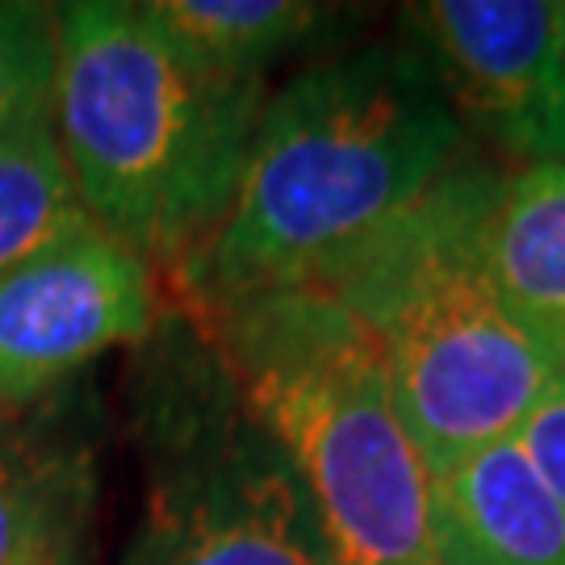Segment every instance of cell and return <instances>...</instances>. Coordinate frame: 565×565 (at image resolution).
<instances>
[{
  "mask_svg": "<svg viewBox=\"0 0 565 565\" xmlns=\"http://www.w3.org/2000/svg\"><path fill=\"white\" fill-rule=\"evenodd\" d=\"M264 102V81L189 55L142 0L60 4L51 118L67 177L147 264H184L223 223Z\"/></svg>",
  "mask_w": 565,
  "mask_h": 565,
  "instance_id": "2",
  "label": "cell"
},
{
  "mask_svg": "<svg viewBox=\"0 0 565 565\" xmlns=\"http://www.w3.org/2000/svg\"><path fill=\"white\" fill-rule=\"evenodd\" d=\"M527 457L536 461V469L545 473V482L553 486V494L565 503V373L553 382L541 406L527 415V424L520 427Z\"/></svg>",
  "mask_w": 565,
  "mask_h": 565,
  "instance_id": "14",
  "label": "cell"
},
{
  "mask_svg": "<svg viewBox=\"0 0 565 565\" xmlns=\"http://www.w3.org/2000/svg\"><path fill=\"white\" fill-rule=\"evenodd\" d=\"M60 4L0 0V135L55 105Z\"/></svg>",
  "mask_w": 565,
  "mask_h": 565,
  "instance_id": "13",
  "label": "cell"
},
{
  "mask_svg": "<svg viewBox=\"0 0 565 565\" xmlns=\"http://www.w3.org/2000/svg\"><path fill=\"white\" fill-rule=\"evenodd\" d=\"M151 323V264L84 218L0 277V406H34L81 364L139 343Z\"/></svg>",
  "mask_w": 565,
  "mask_h": 565,
  "instance_id": "6",
  "label": "cell"
},
{
  "mask_svg": "<svg viewBox=\"0 0 565 565\" xmlns=\"http://www.w3.org/2000/svg\"><path fill=\"white\" fill-rule=\"evenodd\" d=\"M486 256L515 323L565 373V163L503 172Z\"/></svg>",
  "mask_w": 565,
  "mask_h": 565,
  "instance_id": "9",
  "label": "cell"
},
{
  "mask_svg": "<svg viewBox=\"0 0 565 565\" xmlns=\"http://www.w3.org/2000/svg\"><path fill=\"white\" fill-rule=\"evenodd\" d=\"M465 139L419 46L373 42L306 67L264 102L239 189L181 285L210 319L323 285L465 160Z\"/></svg>",
  "mask_w": 565,
  "mask_h": 565,
  "instance_id": "1",
  "label": "cell"
},
{
  "mask_svg": "<svg viewBox=\"0 0 565 565\" xmlns=\"http://www.w3.org/2000/svg\"><path fill=\"white\" fill-rule=\"evenodd\" d=\"M121 565H343L302 478L243 403L181 440Z\"/></svg>",
  "mask_w": 565,
  "mask_h": 565,
  "instance_id": "5",
  "label": "cell"
},
{
  "mask_svg": "<svg viewBox=\"0 0 565 565\" xmlns=\"http://www.w3.org/2000/svg\"><path fill=\"white\" fill-rule=\"evenodd\" d=\"M503 172L465 156L323 289L385 364L431 469L520 436L562 369L515 323L490 273L486 231Z\"/></svg>",
  "mask_w": 565,
  "mask_h": 565,
  "instance_id": "3",
  "label": "cell"
},
{
  "mask_svg": "<svg viewBox=\"0 0 565 565\" xmlns=\"http://www.w3.org/2000/svg\"><path fill=\"white\" fill-rule=\"evenodd\" d=\"M218 323L243 411L268 431L319 507L343 565L431 562V465L385 364L331 294H268Z\"/></svg>",
  "mask_w": 565,
  "mask_h": 565,
  "instance_id": "4",
  "label": "cell"
},
{
  "mask_svg": "<svg viewBox=\"0 0 565 565\" xmlns=\"http://www.w3.org/2000/svg\"><path fill=\"white\" fill-rule=\"evenodd\" d=\"M436 565H565V503L520 436L431 469Z\"/></svg>",
  "mask_w": 565,
  "mask_h": 565,
  "instance_id": "8",
  "label": "cell"
},
{
  "mask_svg": "<svg viewBox=\"0 0 565 565\" xmlns=\"http://www.w3.org/2000/svg\"><path fill=\"white\" fill-rule=\"evenodd\" d=\"M147 13L160 21L189 55L231 72L256 76L289 51L310 42L327 21V4L310 0H142Z\"/></svg>",
  "mask_w": 565,
  "mask_h": 565,
  "instance_id": "11",
  "label": "cell"
},
{
  "mask_svg": "<svg viewBox=\"0 0 565 565\" xmlns=\"http://www.w3.org/2000/svg\"><path fill=\"white\" fill-rule=\"evenodd\" d=\"M0 406V565H76L88 520V473Z\"/></svg>",
  "mask_w": 565,
  "mask_h": 565,
  "instance_id": "10",
  "label": "cell"
},
{
  "mask_svg": "<svg viewBox=\"0 0 565 565\" xmlns=\"http://www.w3.org/2000/svg\"><path fill=\"white\" fill-rule=\"evenodd\" d=\"M406 18L465 130L515 168L565 163V0H424Z\"/></svg>",
  "mask_w": 565,
  "mask_h": 565,
  "instance_id": "7",
  "label": "cell"
},
{
  "mask_svg": "<svg viewBox=\"0 0 565 565\" xmlns=\"http://www.w3.org/2000/svg\"><path fill=\"white\" fill-rule=\"evenodd\" d=\"M84 214L67 177L55 118L42 114L0 135V277L34 256L42 243L60 239Z\"/></svg>",
  "mask_w": 565,
  "mask_h": 565,
  "instance_id": "12",
  "label": "cell"
}]
</instances>
